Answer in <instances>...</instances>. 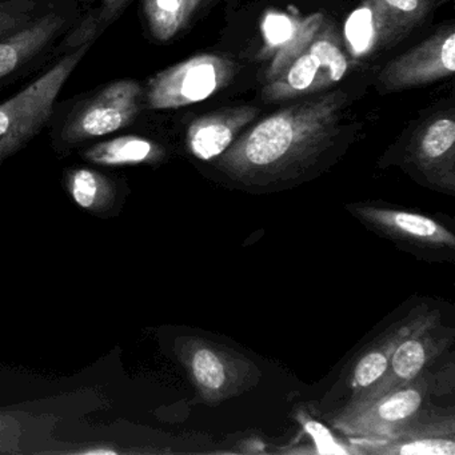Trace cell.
<instances>
[{"mask_svg":"<svg viewBox=\"0 0 455 455\" xmlns=\"http://www.w3.org/2000/svg\"><path fill=\"white\" fill-rule=\"evenodd\" d=\"M346 100L332 92L263 119L212 159L215 169L250 193L303 182L337 143Z\"/></svg>","mask_w":455,"mask_h":455,"instance_id":"1","label":"cell"},{"mask_svg":"<svg viewBox=\"0 0 455 455\" xmlns=\"http://www.w3.org/2000/svg\"><path fill=\"white\" fill-rule=\"evenodd\" d=\"M145 87L122 78L100 84L68 100H57L50 119V142L68 154L134 126L146 110Z\"/></svg>","mask_w":455,"mask_h":455,"instance_id":"2","label":"cell"},{"mask_svg":"<svg viewBox=\"0 0 455 455\" xmlns=\"http://www.w3.org/2000/svg\"><path fill=\"white\" fill-rule=\"evenodd\" d=\"M92 47L84 44L57 58L38 78L0 103V167L47 129L63 87Z\"/></svg>","mask_w":455,"mask_h":455,"instance_id":"3","label":"cell"},{"mask_svg":"<svg viewBox=\"0 0 455 455\" xmlns=\"http://www.w3.org/2000/svg\"><path fill=\"white\" fill-rule=\"evenodd\" d=\"M175 354L185 367L202 403L217 406L259 383L254 362L233 347L202 337H180Z\"/></svg>","mask_w":455,"mask_h":455,"instance_id":"4","label":"cell"},{"mask_svg":"<svg viewBox=\"0 0 455 455\" xmlns=\"http://www.w3.org/2000/svg\"><path fill=\"white\" fill-rule=\"evenodd\" d=\"M79 17L78 0H55L46 14L0 41V92L54 62L57 47Z\"/></svg>","mask_w":455,"mask_h":455,"instance_id":"5","label":"cell"},{"mask_svg":"<svg viewBox=\"0 0 455 455\" xmlns=\"http://www.w3.org/2000/svg\"><path fill=\"white\" fill-rule=\"evenodd\" d=\"M348 62L337 34L322 23L319 30L295 52L291 62L263 89L266 102L307 97L331 87L345 76Z\"/></svg>","mask_w":455,"mask_h":455,"instance_id":"6","label":"cell"},{"mask_svg":"<svg viewBox=\"0 0 455 455\" xmlns=\"http://www.w3.org/2000/svg\"><path fill=\"white\" fill-rule=\"evenodd\" d=\"M233 60L220 55L202 54L164 68L148 79L145 103L148 110H172L202 102L226 89L235 78Z\"/></svg>","mask_w":455,"mask_h":455,"instance_id":"7","label":"cell"},{"mask_svg":"<svg viewBox=\"0 0 455 455\" xmlns=\"http://www.w3.org/2000/svg\"><path fill=\"white\" fill-rule=\"evenodd\" d=\"M431 391L430 377L422 372L367 403L343 406L330 422L348 439H383L425 409Z\"/></svg>","mask_w":455,"mask_h":455,"instance_id":"8","label":"cell"},{"mask_svg":"<svg viewBox=\"0 0 455 455\" xmlns=\"http://www.w3.org/2000/svg\"><path fill=\"white\" fill-rule=\"evenodd\" d=\"M351 452L370 455H454V409L426 406L383 439H350Z\"/></svg>","mask_w":455,"mask_h":455,"instance_id":"9","label":"cell"},{"mask_svg":"<svg viewBox=\"0 0 455 455\" xmlns=\"http://www.w3.org/2000/svg\"><path fill=\"white\" fill-rule=\"evenodd\" d=\"M455 330L441 324V315L431 319L404 338L391 354L385 374L353 401L343 406L367 403L378 396L415 379L454 342Z\"/></svg>","mask_w":455,"mask_h":455,"instance_id":"10","label":"cell"},{"mask_svg":"<svg viewBox=\"0 0 455 455\" xmlns=\"http://www.w3.org/2000/svg\"><path fill=\"white\" fill-rule=\"evenodd\" d=\"M348 212L367 228L403 247L422 252L455 251V236L433 218L372 204H350Z\"/></svg>","mask_w":455,"mask_h":455,"instance_id":"11","label":"cell"},{"mask_svg":"<svg viewBox=\"0 0 455 455\" xmlns=\"http://www.w3.org/2000/svg\"><path fill=\"white\" fill-rule=\"evenodd\" d=\"M454 71L455 28L450 25L387 63L379 81L383 89L396 92L450 78Z\"/></svg>","mask_w":455,"mask_h":455,"instance_id":"12","label":"cell"},{"mask_svg":"<svg viewBox=\"0 0 455 455\" xmlns=\"http://www.w3.org/2000/svg\"><path fill=\"white\" fill-rule=\"evenodd\" d=\"M406 162L426 185L455 194V121L442 114L418 130L407 146Z\"/></svg>","mask_w":455,"mask_h":455,"instance_id":"13","label":"cell"},{"mask_svg":"<svg viewBox=\"0 0 455 455\" xmlns=\"http://www.w3.org/2000/svg\"><path fill=\"white\" fill-rule=\"evenodd\" d=\"M438 315V311L428 310L427 306H420L386 329L377 339L370 343L369 347L361 351L348 371L347 388L350 395L347 402L353 401L385 374L391 354L404 338Z\"/></svg>","mask_w":455,"mask_h":455,"instance_id":"14","label":"cell"},{"mask_svg":"<svg viewBox=\"0 0 455 455\" xmlns=\"http://www.w3.org/2000/svg\"><path fill=\"white\" fill-rule=\"evenodd\" d=\"M258 116L259 108L241 106L199 116L188 127V148L201 161H212L228 150L239 132Z\"/></svg>","mask_w":455,"mask_h":455,"instance_id":"15","label":"cell"},{"mask_svg":"<svg viewBox=\"0 0 455 455\" xmlns=\"http://www.w3.org/2000/svg\"><path fill=\"white\" fill-rule=\"evenodd\" d=\"M374 28L375 42L394 46L425 20L435 0H363Z\"/></svg>","mask_w":455,"mask_h":455,"instance_id":"16","label":"cell"},{"mask_svg":"<svg viewBox=\"0 0 455 455\" xmlns=\"http://www.w3.org/2000/svg\"><path fill=\"white\" fill-rule=\"evenodd\" d=\"M81 156L95 166H140L161 164L166 158V150L156 140L142 135H110L84 146Z\"/></svg>","mask_w":455,"mask_h":455,"instance_id":"17","label":"cell"},{"mask_svg":"<svg viewBox=\"0 0 455 455\" xmlns=\"http://www.w3.org/2000/svg\"><path fill=\"white\" fill-rule=\"evenodd\" d=\"M81 17L76 28L60 41L55 60L84 44H94L124 17L134 0H78Z\"/></svg>","mask_w":455,"mask_h":455,"instance_id":"18","label":"cell"},{"mask_svg":"<svg viewBox=\"0 0 455 455\" xmlns=\"http://www.w3.org/2000/svg\"><path fill=\"white\" fill-rule=\"evenodd\" d=\"M65 188L76 204L94 214L108 212L118 196L116 180L92 167L65 170Z\"/></svg>","mask_w":455,"mask_h":455,"instance_id":"19","label":"cell"},{"mask_svg":"<svg viewBox=\"0 0 455 455\" xmlns=\"http://www.w3.org/2000/svg\"><path fill=\"white\" fill-rule=\"evenodd\" d=\"M140 14L151 38L161 44H167L183 30V0H142Z\"/></svg>","mask_w":455,"mask_h":455,"instance_id":"20","label":"cell"},{"mask_svg":"<svg viewBox=\"0 0 455 455\" xmlns=\"http://www.w3.org/2000/svg\"><path fill=\"white\" fill-rule=\"evenodd\" d=\"M55 0H0V41L46 14Z\"/></svg>","mask_w":455,"mask_h":455,"instance_id":"21","label":"cell"},{"mask_svg":"<svg viewBox=\"0 0 455 455\" xmlns=\"http://www.w3.org/2000/svg\"><path fill=\"white\" fill-rule=\"evenodd\" d=\"M52 454H71V455H122V454H142L148 452V450L124 449L116 443H106V442H98V443H84L79 446L70 447L65 450H54Z\"/></svg>","mask_w":455,"mask_h":455,"instance_id":"22","label":"cell"},{"mask_svg":"<svg viewBox=\"0 0 455 455\" xmlns=\"http://www.w3.org/2000/svg\"><path fill=\"white\" fill-rule=\"evenodd\" d=\"M204 0H183V17L182 28H186L190 25L191 20L196 14L198 9H201Z\"/></svg>","mask_w":455,"mask_h":455,"instance_id":"23","label":"cell"}]
</instances>
